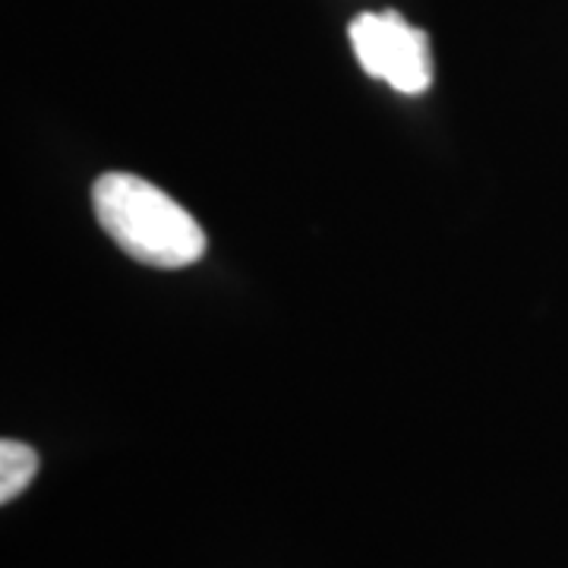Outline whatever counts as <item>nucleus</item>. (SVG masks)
Returning <instances> with one entry per match:
<instances>
[{
	"instance_id": "f257e3e1",
	"label": "nucleus",
	"mask_w": 568,
	"mask_h": 568,
	"mask_svg": "<svg viewBox=\"0 0 568 568\" xmlns=\"http://www.w3.org/2000/svg\"><path fill=\"white\" fill-rule=\"evenodd\" d=\"M95 219L130 260L155 268H183L205 253L200 222L155 183L111 171L92 186Z\"/></svg>"
},
{
	"instance_id": "f03ea898",
	"label": "nucleus",
	"mask_w": 568,
	"mask_h": 568,
	"mask_svg": "<svg viewBox=\"0 0 568 568\" xmlns=\"http://www.w3.org/2000/svg\"><path fill=\"white\" fill-rule=\"evenodd\" d=\"M354 58L369 77L388 82L402 95H424L433 82L429 41L410 22L395 13H361L347 29Z\"/></svg>"
},
{
	"instance_id": "7ed1b4c3",
	"label": "nucleus",
	"mask_w": 568,
	"mask_h": 568,
	"mask_svg": "<svg viewBox=\"0 0 568 568\" xmlns=\"http://www.w3.org/2000/svg\"><path fill=\"white\" fill-rule=\"evenodd\" d=\"M39 474V452L20 439L0 443V503H13Z\"/></svg>"
}]
</instances>
